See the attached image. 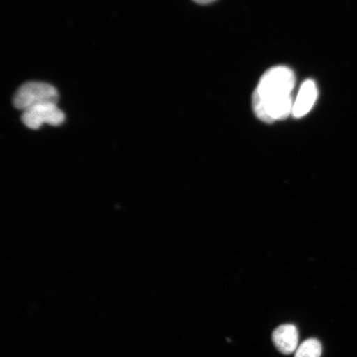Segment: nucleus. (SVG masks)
<instances>
[{"mask_svg":"<svg viewBox=\"0 0 357 357\" xmlns=\"http://www.w3.org/2000/svg\"><path fill=\"white\" fill-rule=\"evenodd\" d=\"M296 86V75L287 66H275L262 75L252 100L270 102L289 96Z\"/></svg>","mask_w":357,"mask_h":357,"instance_id":"1","label":"nucleus"},{"mask_svg":"<svg viewBox=\"0 0 357 357\" xmlns=\"http://www.w3.org/2000/svg\"><path fill=\"white\" fill-rule=\"evenodd\" d=\"M59 100L57 89L43 82H28L17 89L13 97V105L22 112L45 104L57 105Z\"/></svg>","mask_w":357,"mask_h":357,"instance_id":"2","label":"nucleus"},{"mask_svg":"<svg viewBox=\"0 0 357 357\" xmlns=\"http://www.w3.org/2000/svg\"><path fill=\"white\" fill-rule=\"evenodd\" d=\"M65 114L56 104L38 105L24 111L22 121L31 129H38L44 123L60 126L65 121Z\"/></svg>","mask_w":357,"mask_h":357,"instance_id":"3","label":"nucleus"},{"mask_svg":"<svg viewBox=\"0 0 357 357\" xmlns=\"http://www.w3.org/2000/svg\"><path fill=\"white\" fill-rule=\"evenodd\" d=\"M318 89L314 80L307 79L302 84L296 100L294 101L292 115L301 119L310 113L318 99Z\"/></svg>","mask_w":357,"mask_h":357,"instance_id":"4","label":"nucleus"},{"mask_svg":"<svg viewBox=\"0 0 357 357\" xmlns=\"http://www.w3.org/2000/svg\"><path fill=\"white\" fill-rule=\"evenodd\" d=\"M272 340L278 351L284 355L296 352L298 344V332L293 324H283L274 330Z\"/></svg>","mask_w":357,"mask_h":357,"instance_id":"5","label":"nucleus"},{"mask_svg":"<svg viewBox=\"0 0 357 357\" xmlns=\"http://www.w3.org/2000/svg\"><path fill=\"white\" fill-rule=\"evenodd\" d=\"M322 345L315 338L307 339L298 347L294 357H321Z\"/></svg>","mask_w":357,"mask_h":357,"instance_id":"6","label":"nucleus"},{"mask_svg":"<svg viewBox=\"0 0 357 357\" xmlns=\"http://www.w3.org/2000/svg\"><path fill=\"white\" fill-rule=\"evenodd\" d=\"M194 1L200 4H207L215 1V0H194Z\"/></svg>","mask_w":357,"mask_h":357,"instance_id":"7","label":"nucleus"}]
</instances>
